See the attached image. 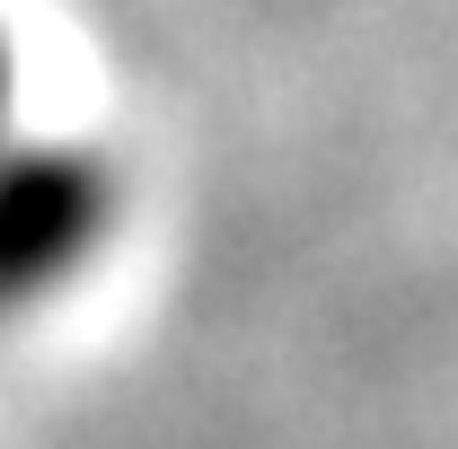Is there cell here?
Instances as JSON below:
<instances>
[{
    "label": "cell",
    "instance_id": "cell-1",
    "mask_svg": "<svg viewBox=\"0 0 458 449\" xmlns=\"http://www.w3.org/2000/svg\"><path fill=\"white\" fill-rule=\"evenodd\" d=\"M114 229V168L80 141H0V318L71 282Z\"/></svg>",
    "mask_w": 458,
    "mask_h": 449
},
{
    "label": "cell",
    "instance_id": "cell-2",
    "mask_svg": "<svg viewBox=\"0 0 458 449\" xmlns=\"http://www.w3.org/2000/svg\"><path fill=\"white\" fill-rule=\"evenodd\" d=\"M18 132V54H9V36H0V141Z\"/></svg>",
    "mask_w": 458,
    "mask_h": 449
}]
</instances>
